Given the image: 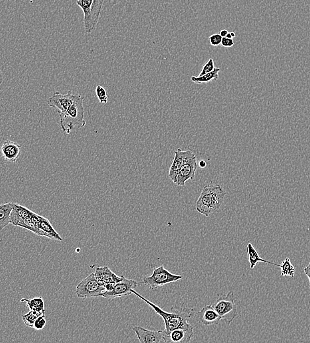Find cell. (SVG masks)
<instances>
[{
    "label": "cell",
    "mask_w": 310,
    "mask_h": 343,
    "mask_svg": "<svg viewBox=\"0 0 310 343\" xmlns=\"http://www.w3.org/2000/svg\"><path fill=\"white\" fill-rule=\"evenodd\" d=\"M46 325V320L45 318V314L40 316L39 318L36 320L35 324H34L33 328L36 330H42L45 328Z\"/></svg>",
    "instance_id": "cell-27"
},
{
    "label": "cell",
    "mask_w": 310,
    "mask_h": 343,
    "mask_svg": "<svg viewBox=\"0 0 310 343\" xmlns=\"http://www.w3.org/2000/svg\"><path fill=\"white\" fill-rule=\"evenodd\" d=\"M212 306L218 313L221 320L227 325H230L237 316V308L232 291L229 292L226 295L221 296Z\"/></svg>",
    "instance_id": "cell-5"
},
{
    "label": "cell",
    "mask_w": 310,
    "mask_h": 343,
    "mask_svg": "<svg viewBox=\"0 0 310 343\" xmlns=\"http://www.w3.org/2000/svg\"><path fill=\"white\" fill-rule=\"evenodd\" d=\"M247 254H248V261L249 264H250V269H254L255 266H256L257 264L259 263V262L270 264V265L281 267V265H278V264L272 263V262L266 261V260L262 259V258L259 256L258 252H257L256 249H255L254 246H253V244H251V242H249V243L247 244Z\"/></svg>",
    "instance_id": "cell-17"
},
{
    "label": "cell",
    "mask_w": 310,
    "mask_h": 343,
    "mask_svg": "<svg viewBox=\"0 0 310 343\" xmlns=\"http://www.w3.org/2000/svg\"><path fill=\"white\" fill-rule=\"evenodd\" d=\"M220 68H215L214 70L212 71V72L203 75L202 76L191 77V80L197 84H203V83L209 82L212 80H217V79L219 78V72H220Z\"/></svg>",
    "instance_id": "cell-21"
},
{
    "label": "cell",
    "mask_w": 310,
    "mask_h": 343,
    "mask_svg": "<svg viewBox=\"0 0 310 343\" xmlns=\"http://www.w3.org/2000/svg\"><path fill=\"white\" fill-rule=\"evenodd\" d=\"M3 82V75H2V72L1 69H0V86H1V85L2 84V83Z\"/></svg>",
    "instance_id": "cell-33"
},
{
    "label": "cell",
    "mask_w": 310,
    "mask_h": 343,
    "mask_svg": "<svg viewBox=\"0 0 310 343\" xmlns=\"http://www.w3.org/2000/svg\"><path fill=\"white\" fill-rule=\"evenodd\" d=\"M138 282L136 280L128 279L124 277L122 281L118 282L114 286L111 291H105L101 296L108 299L130 296L132 294V290L138 287Z\"/></svg>",
    "instance_id": "cell-9"
},
{
    "label": "cell",
    "mask_w": 310,
    "mask_h": 343,
    "mask_svg": "<svg viewBox=\"0 0 310 343\" xmlns=\"http://www.w3.org/2000/svg\"><path fill=\"white\" fill-rule=\"evenodd\" d=\"M215 68L214 61H213L212 58H210L203 66L202 70H201L198 76L200 77L203 76V75L208 74V73L214 70Z\"/></svg>",
    "instance_id": "cell-26"
},
{
    "label": "cell",
    "mask_w": 310,
    "mask_h": 343,
    "mask_svg": "<svg viewBox=\"0 0 310 343\" xmlns=\"http://www.w3.org/2000/svg\"><path fill=\"white\" fill-rule=\"evenodd\" d=\"M223 38L221 37L220 34L217 33L213 34L209 36V42L212 46H217L221 44Z\"/></svg>",
    "instance_id": "cell-28"
},
{
    "label": "cell",
    "mask_w": 310,
    "mask_h": 343,
    "mask_svg": "<svg viewBox=\"0 0 310 343\" xmlns=\"http://www.w3.org/2000/svg\"><path fill=\"white\" fill-rule=\"evenodd\" d=\"M281 275L283 276H291L294 278L295 274V269L291 263L289 258H286L281 265Z\"/></svg>",
    "instance_id": "cell-22"
},
{
    "label": "cell",
    "mask_w": 310,
    "mask_h": 343,
    "mask_svg": "<svg viewBox=\"0 0 310 343\" xmlns=\"http://www.w3.org/2000/svg\"><path fill=\"white\" fill-rule=\"evenodd\" d=\"M96 94L100 104H107L108 97L105 88L99 85L96 86Z\"/></svg>",
    "instance_id": "cell-25"
},
{
    "label": "cell",
    "mask_w": 310,
    "mask_h": 343,
    "mask_svg": "<svg viewBox=\"0 0 310 343\" xmlns=\"http://www.w3.org/2000/svg\"><path fill=\"white\" fill-rule=\"evenodd\" d=\"M133 331L140 343H160L162 340V330H150L140 326H134Z\"/></svg>",
    "instance_id": "cell-12"
},
{
    "label": "cell",
    "mask_w": 310,
    "mask_h": 343,
    "mask_svg": "<svg viewBox=\"0 0 310 343\" xmlns=\"http://www.w3.org/2000/svg\"><path fill=\"white\" fill-rule=\"evenodd\" d=\"M132 294L138 296L139 298L150 306L151 308L154 309L155 313L162 317L164 320L165 329L163 331L164 334H168L169 333L172 332L178 328H189L192 327V325L188 322V319L194 316V310L190 308H176L172 307V312H168L163 310L159 306L155 305L153 302L150 301L144 296L141 295L138 292L133 290Z\"/></svg>",
    "instance_id": "cell-1"
},
{
    "label": "cell",
    "mask_w": 310,
    "mask_h": 343,
    "mask_svg": "<svg viewBox=\"0 0 310 343\" xmlns=\"http://www.w3.org/2000/svg\"><path fill=\"white\" fill-rule=\"evenodd\" d=\"M42 314H40L35 311L30 310L27 314L22 316V320H23L24 324L26 326L29 327V328H33L34 324L36 320L39 318L40 316H42Z\"/></svg>",
    "instance_id": "cell-23"
},
{
    "label": "cell",
    "mask_w": 310,
    "mask_h": 343,
    "mask_svg": "<svg viewBox=\"0 0 310 343\" xmlns=\"http://www.w3.org/2000/svg\"><path fill=\"white\" fill-rule=\"evenodd\" d=\"M21 302H26L28 308L30 310L35 311L40 314H45V308H44V301L42 297H37L28 299V298H22Z\"/></svg>",
    "instance_id": "cell-19"
},
{
    "label": "cell",
    "mask_w": 310,
    "mask_h": 343,
    "mask_svg": "<svg viewBox=\"0 0 310 343\" xmlns=\"http://www.w3.org/2000/svg\"><path fill=\"white\" fill-rule=\"evenodd\" d=\"M39 228L44 233L47 234L50 239L58 240V241H62L63 240L59 234L57 233V231L52 227L49 220H48L46 218L42 217L41 223H40Z\"/></svg>",
    "instance_id": "cell-20"
},
{
    "label": "cell",
    "mask_w": 310,
    "mask_h": 343,
    "mask_svg": "<svg viewBox=\"0 0 310 343\" xmlns=\"http://www.w3.org/2000/svg\"><path fill=\"white\" fill-rule=\"evenodd\" d=\"M197 317L201 324L206 326L218 325L222 320L212 305L205 306L197 313Z\"/></svg>",
    "instance_id": "cell-15"
},
{
    "label": "cell",
    "mask_w": 310,
    "mask_h": 343,
    "mask_svg": "<svg viewBox=\"0 0 310 343\" xmlns=\"http://www.w3.org/2000/svg\"><path fill=\"white\" fill-rule=\"evenodd\" d=\"M197 157L195 156L189 159L179 172L177 177L176 185L178 186H184L187 181L195 178L197 171Z\"/></svg>",
    "instance_id": "cell-13"
},
{
    "label": "cell",
    "mask_w": 310,
    "mask_h": 343,
    "mask_svg": "<svg viewBox=\"0 0 310 343\" xmlns=\"http://www.w3.org/2000/svg\"><path fill=\"white\" fill-rule=\"evenodd\" d=\"M230 33H231V37H232V38L235 37V33H234V32H231Z\"/></svg>",
    "instance_id": "cell-34"
},
{
    "label": "cell",
    "mask_w": 310,
    "mask_h": 343,
    "mask_svg": "<svg viewBox=\"0 0 310 343\" xmlns=\"http://www.w3.org/2000/svg\"><path fill=\"white\" fill-rule=\"evenodd\" d=\"M195 156L194 152L191 150L182 151L180 148H178L175 151L174 161L171 165L168 174L169 177L175 184H176L177 177L182 167L189 159Z\"/></svg>",
    "instance_id": "cell-10"
},
{
    "label": "cell",
    "mask_w": 310,
    "mask_h": 343,
    "mask_svg": "<svg viewBox=\"0 0 310 343\" xmlns=\"http://www.w3.org/2000/svg\"><path fill=\"white\" fill-rule=\"evenodd\" d=\"M84 13V26L87 33L95 30L99 21L104 1L102 0H78L76 1Z\"/></svg>",
    "instance_id": "cell-4"
},
{
    "label": "cell",
    "mask_w": 310,
    "mask_h": 343,
    "mask_svg": "<svg viewBox=\"0 0 310 343\" xmlns=\"http://www.w3.org/2000/svg\"><path fill=\"white\" fill-rule=\"evenodd\" d=\"M304 272H305V273L306 275L307 276V277L309 278V287L310 288V262L309 265H308L307 267L305 268V269H304Z\"/></svg>",
    "instance_id": "cell-30"
},
{
    "label": "cell",
    "mask_w": 310,
    "mask_h": 343,
    "mask_svg": "<svg viewBox=\"0 0 310 343\" xmlns=\"http://www.w3.org/2000/svg\"><path fill=\"white\" fill-rule=\"evenodd\" d=\"M225 195L226 192L220 185H205L195 204L197 212L205 217H209L220 209Z\"/></svg>",
    "instance_id": "cell-2"
},
{
    "label": "cell",
    "mask_w": 310,
    "mask_h": 343,
    "mask_svg": "<svg viewBox=\"0 0 310 343\" xmlns=\"http://www.w3.org/2000/svg\"><path fill=\"white\" fill-rule=\"evenodd\" d=\"M84 96L77 94V97L73 104L65 113L60 115V129L64 134L69 135L76 127L82 128L86 126V121L84 120Z\"/></svg>",
    "instance_id": "cell-3"
},
{
    "label": "cell",
    "mask_w": 310,
    "mask_h": 343,
    "mask_svg": "<svg viewBox=\"0 0 310 343\" xmlns=\"http://www.w3.org/2000/svg\"><path fill=\"white\" fill-rule=\"evenodd\" d=\"M226 38H232V37H231V33H229L228 34H227V36H226Z\"/></svg>",
    "instance_id": "cell-35"
},
{
    "label": "cell",
    "mask_w": 310,
    "mask_h": 343,
    "mask_svg": "<svg viewBox=\"0 0 310 343\" xmlns=\"http://www.w3.org/2000/svg\"><path fill=\"white\" fill-rule=\"evenodd\" d=\"M2 156L8 162L15 163L19 159L21 153V145L15 141L7 139L2 145Z\"/></svg>",
    "instance_id": "cell-16"
},
{
    "label": "cell",
    "mask_w": 310,
    "mask_h": 343,
    "mask_svg": "<svg viewBox=\"0 0 310 343\" xmlns=\"http://www.w3.org/2000/svg\"><path fill=\"white\" fill-rule=\"evenodd\" d=\"M105 291V287L99 283L94 273L86 276L76 288V294L82 298L99 297Z\"/></svg>",
    "instance_id": "cell-7"
},
{
    "label": "cell",
    "mask_w": 310,
    "mask_h": 343,
    "mask_svg": "<svg viewBox=\"0 0 310 343\" xmlns=\"http://www.w3.org/2000/svg\"><path fill=\"white\" fill-rule=\"evenodd\" d=\"M13 209L15 211V213H17V215L20 218L23 219H27V218L31 217L32 213H33V211H31L28 208L16 203H13Z\"/></svg>",
    "instance_id": "cell-24"
},
{
    "label": "cell",
    "mask_w": 310,
    "mask_h": 343,
    "mask_svg": "<svg viewBox=\"0 0 310 343\" xmlns=\"http://www.w3.org/2000/svg\"><path fill=\"white\" fill-rule=\"evenodd\" d=\"M221 44H222V46H224L225 48H231L233 46V44H234V42H233L232 38H227L225 37L223 38Z\"/></svg>",
    "instance_id": "cell-29"
},
{
    "label": "cell",
    "mask_w": 310,
    "mask_h": 343,
    "mask_svg": "<svg viewBox=\"0 0 310 343\" xmlns=\"http://www.w3.org/2000/svg\"><path fill=\"white\" fill-rule=\"evenodd\" d=\"M182 278V276L170 273L162 265L155 268L152 275L144 278L142 284L148 286L151 290H154L160 286L178 281Z\"/></svg>",
    "instance_id": "cell-6"
},
{
    "label": "cell",
    "mask_w": 310,
    "mask_h": 343,
    "mask_svg": "<svg viewBox=\"0 0 310 343\" xmlns=\"http://www.w3.org/2000/svg\"><path fill=\"white\" fill-rule=\"evenodd\" d=\"M160 343H166L164 342V340H161Z\"/></svg>",
    "instance_id": "cell-36"
},
{
    "label": "cell",
    "mask_w": 310,
    "mask_h": 343,
    "mask_svg": "<svg viewBox=\"0 0 310 343\" xmlns=\"http://www.w3.org/2000/svg\"><path fill=\"white\" fill-rule=\"evenodd\" d=\"M229 32L228 31H227V30H222V31H221L220 33H219V34H220L221 37L225 38L226 37L227 34Z\"/></svg>",
    "instance_id": "cell-31"
},
{
    "label": "cell",
    "mask_w": 310,
    "mask_h": 343,
    "mask_svg": "<svg viewBox=\"0 0 310 343\" xmlns=\"http://www.w3.org/2000/svg\"><path fill=\"white\" fill-rule=\"evenodd\" d=\"M13 208V203L0 205V231L9 225L10 215Z\"/></svg>",
    "instance_id": "cell-18"
},
{
    "label": "cell",
    "mask_w": 310,
    "mask_h": 343,
    "mask_svg": "<svg viewBox=\"0 0 310 343\" xmlns=\"http://www.w3.org/2000/svg\"><path fill=\"white\" fill-rule=\"evenodd\" d=\"M194 336V328H178L168 334L163 332L162 340L166 343H190Z\"/></svg>",
    "instance_id": "cell-11"
},
{
    "label": "cell",
    "mask_w": 310,
    "mask_h": 343,
    "mask_svg": "<svg viewBox=\"0 0 310 343\" xmlns=\"http://www.w3.org/2000/svg\"><path fill=\"white\" fill-rule=\"evenodd\" d=\"M199 165L201 168H205L206 167L207 163L205 161H199Z\"/></svg>",
    "instance_id": "cell-32"
},
{
    "label": "cell",
    "mask_w": 310,
    "mask_h": 343,
    "mask_svg": "<svg viewBox=\"0 0 310 343\" xmlns=\"http://www.w3.org/2000/svg\"><path fill=\"white\" fill-rule=\"evenodd\" d=\"M94 275L101 285L105 286L108 284H116L122 281L124 276H119L111 271L107 266L98 267L95 269Z\"/></svg>",
    "instance_id": "cell-14"
},
{
    "label": "cell",
    "mask_w": 310,
    "mask_h": 343,
    "mask_svg": "<svg viewBox=\"0 0 310 343\" xmlns=\"http://www.w3.org/2000/svg\"><path fill=\"white\" fill-rule=\"evenodd\" d=\"M76 97L77 94L72 93V91H68L66 94L55 92L51 97L48 98L47 104L51 108L55 109L58 114L62 115L73 104Z\"/></svg>",
    "instance_id": "cell-8"
}]
</instances>
